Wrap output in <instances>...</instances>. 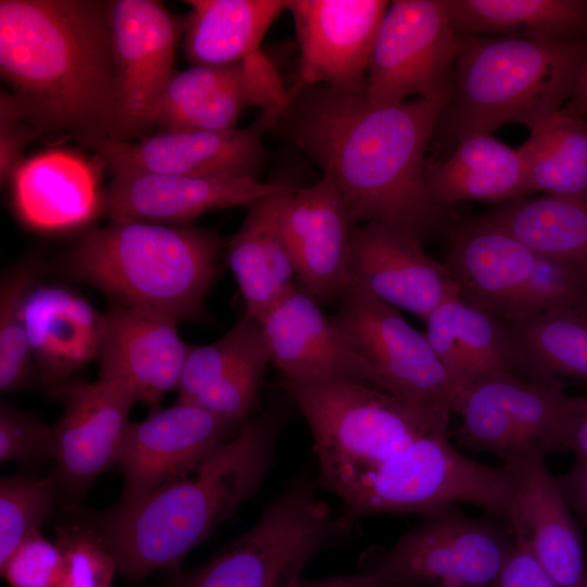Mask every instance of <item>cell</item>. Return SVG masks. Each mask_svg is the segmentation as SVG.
I'll use <instances>...</instances> for the list:
<instances>
[{"label":"cell","mask_w":587,"mask_h":587,"mask_svg":"<svg viewBox=\"0 0 587 587\" xmlns=\"http://www.w3.org/2000/svg\"><path fill=\"white\" fill-rule=\"evenodd\" d=\"M226 242L189 225L111 222L85 234L66 258L76 279L114 303L180 320L203 316Z\"/></svg>","instance_id":"cell-5"},{"label":"cell","mask_w":587,"mask_h":587,"mask_svg":"<svg viewBox=\"0 0 587 587\" xmlns=\"http://www.w3.org/2000/svg\"><path fill=\"white\" fill-rule=\"evenodd\" d=\"M55 544L62 554L55 587H111L116 564L96 527L58 526Z\"/></svg>","instance_id":"cell-39"},{"label":"cell","mask_w":587,"mask_h":587,"mask_svg":"<svg viewBox=\"0 0 587 587\" xmlns=\"http://www.w3.org/2000/svg\"><path fill=\"white\" fill-rule=\"evenodd\" d=\"M279 425L275 410L251 417L187 475L103 513L95 527L117 573L139 582L159 570H176L258 491L272 464Z\"/></svg>","instance_id":"cell-3"},{"label":"cell","mask_w":587,"mask_h":587,"mask_svg":"<svg viewBox=\"0 0 587 587\" xmlns=\"http://www.w3.org/2000/svg\"><path fill=\"white\" fill-rule=\"evenodd\" d=\"M61 569L62 554L58 545L39 532L29 536L0 565L1 575L11 587H55Z\"/></svg>","instance_id":"cell-42"},{"label":"cell","mask_w":587,"mask_h":587,"mask_svg":"<svg viewBox=\"0 0 587 587\" xmlns=\"http://www.w3.org/2000/svg\"><path fill=\"white\" fill-rule=\"evenodd\" d=\"M489 587L562 586L539 563L524 541L515 537V544L510 555Z\"/></svg>","instance_id":"cell-44"},{"label":"cell","mask_w":587,"mask_h":587,"mask_svg":"<svg viewBox=\"0 0 587 587\" xmlns=\"http://www.w3.org/2000/svg\"><path fill=\"white\" fill-rule=\"evenodd\" d=\"M319 304L295 287L258 320L271 362L280 376L342 379L384 390L374 369L352 349Z\"/></svg>","instance_id":"cell-23"},{"label":"cell","mask_w":587,"mask_h":587,"mask_svg":"<svg viewBox=\"0 0 587 587\" xmlns=\"http://www.w3.org/2000/svg\"><path fill=\"white\" fill-rule=\"evenodd\" d=\"M458 52L445 0L391 1L373 45L367 96L376 103L446 102Z\"/></svg>","instance_id":"cell-13"},{"label":"cell","mask_w":587,"mask_h":587,"mask_svg":"<svg viewBox=\"0 0 587 587\" xmlns=\"http://www.w3.org/2000/svg\"><path fill=\"white\" fill-rule=\"evenodd\" d=\"M507 324L525 377L587 384V310H550Z\"/></svg>","instance_id":"cell-34"},{"label":"cell","mask_w":587,"mask_h":587,"mask_svg":"<svg viewBox=\"0 0 587 587\" xmlns=\"http://www.w3.org/2000/svg\"><path fill=\"white\" fill-rule=\"evenodd\" d=\"M586 59L587 37L459 35L451 88L434 136L453 148L508 123L534 129L570 100Z\"/></svg>","instance_id":"cell-4"},{"label":"cell","mask_w":587,"mask_h":587,"mask_svg":"<svg viewBox=\"0 0 587 587\" xmlns=\"http://www.w3.org/2000/svg\"><path fill=\"white\" fill-rule=\"evenodd\" d=\"M64 402L52 426V460L59 488L71 498L85 494L93 480L116 465L118 451L136 401L120 383L68 382L51 392Z\"/></svg>","instance_id":"cell-19"},{"label":"cell","mask_w":587,"mask_h":587,"mask_svg":"<svg viewBox=\"0 0 587 587\" xmlns=\"http://www.w3.org/2000/svg\"><path fill=\"white\" fill-rule=\"evenodd\" d=\"M570 451L576 460L587 462V396L576 397L570 429Z\"/></svg>","instance_id":"cell-46"},{"label":"cell","mask_w":587,"mask_h":587,"mask_svg":"<svg viewBox=\"0 0 587 587\" xmlns=\"http://www.w3.org/2000/svg\"><path fill=\"white\" fill-rule=\"evenodd\" d=\"M529 195L587 193V122L561 110L530 130L519 147Z\"/></svg>","instance_id":"cell-35"},{"label":"cell","mask_w":587,"mask_h":587,"mask_svg":"<svg viewBox=\"0 0 587 587\" xmlns=\"http://www.w3.org/2000/svg\"><path fill=\"white\" fill-rule=\"evenodd\" d=\"M561 111L574 117L587 115V59L579 73L574 92Z\"/></svg>","instance_id":"cell-47"},{"label":"cell","mask_w":587,"mask_h":587,"mask_svg":"<svg viewBox=\"0 0 587 587\" xmlns=\"http://www.w3.org/2000/svg\"><path fill=\"white\" fill-rule=\"evenodd\" d=\"M301 587H376L371 575L360 573L326 578L311 584H302Z\"/></svg>","instance_id":"cell-48"},{"label":"cell","mask_w":587,"mask_h":587,"mask_svg":"<svg viewBox=\"0 0 587 587\" xmlns=\"http://www.w3.org/2000/svg\"><path fill=\"white\" fill-rule=\"evenodd\" d=\"M458 35L536 40L587 37L585 0H445Z\"/></svg>","instance_id":"cell-32"},{"label":"cell","mask_w":587,"mask_h":587,"mask_svg":"<svg viewBox=\"0 0 587 587\" xmlns=\"http://www.w3.org/2000/svg\"><path fill=\"white\" fill-rule=\"evenodd\" d=\"M266 345L260 322L245 314L220 339L192 346L177 387L178 401L191 402L227 371Z\"/></svg>","instance_id":"cell-37"},{"label":"cell","mask_w":587,"mask_h":587,"mask_svg":"<svg viewBox=\"0 0 587 587\" xmlns=\"http://www.w3.org/2000/svg\"><path fill=\"white\" fill-rule=\"evenodd\" d=\"M14 207L24 223L45 232L82 226L103 208V193L91 164L63 150L37 154L12 177Z\"/></svg>","instance_id":"cell-28"},{"label":"cell","mask_w":587,"mask_h":587,"mask_svg":"<svg viewBox=\"0 0 587 587\" xmlns=\"http://www.w3.org/2000/svg\"><path fill=\"white\" fill-rule=\"evenodd\" d=\"M576 397L554 380L497 376L469 387L455 414L464 447L496 454L504 463L528 453L570 451Z\"/></svg>","instance_id":"cell-12"},{"label":"cell","mask_w":587,"mask_h":587,"mask_svg":"<svg viewBox=\"0 0 587 587\" xmlns=\"http://www.w3.org/2000/svg\"><path fill=\"white\" fill-rule=\"evenodd\" d=\"M352 349L377 373L385 391L430 432H447L457 394L425 334L398 309L346 283L330 316Z\"/></svg>","instance_id":"cell-10"},{"label":"cell","mask_w":587,"mask_h":587,"mask_svg":"<svg viewBox=\"0 0 587 587\" xmlns=\"http://www.w3.org/2000/svg\"><path fill=\"white\" fill-rule=\"evenodd\" d=\"M445 264L460 296L507 323L558 309L587 310V276L533 250L483 214L452 218Z\"/></svg>","instance_id":"cell-7"},{"label":"cell","mask_w":587,"mask_h":587,"mask_svg":"<svg viewBox=\"0 0 587 587\" xmlns=\"http://www.w3.org/2000/svg\"><path fill=\"white\" fill-rule=\"evenodd\" d=\"M25 121L9 93H1V179L7 182L16 170L18 154L23 147L39 135L30 124Z\"/></svg>","instance_id":"cell-43"},{"label":"cell","mask_w":587,"mask_h":587,"mask_svg":"<svg viewBox=\"0 0 587 587\" xmlns=\"http://www.w3.org/2000/svg\"><path fill=\"white\" fill-rule=\"evenodd\" d=\"M545 459L533 452L504 463L514 477L508 526L562 587H587L583 536Z\"/></svg>","instance_id":"cell-24"},{"label":"cell","mask_w":587,"mask_h":587,"mask_svg":"<svg viewBox=\"0 0 587 587\" xmlns=\"http://www.w3.org/2000/svg\"><path fill=\"white\" fill-rule=\"evenodd\" d=\"M347 283L422 320L441 303L460 297L447 265L415 240L378 223H362L350 234Z\"/></svg>","instance_id":"cell-20"},{"label":"cell","mask_w":587,"mask_h":587,"mask_svg":"<svg viewBox=\"0 0 587 587\" xmlns=\"http://www.w3.org/2000/svg\"><path fill=\"white\" fill-rule=\"evenodd\" d=\"M424 322L425 336L454 387L457 405L480 380L525 377L508 324L461 296L438 305Z\"/></svg>","instance_id":"cell-27"},{"label":"cell","mask_w":587,"mask_h":587,"mask_svg":"<svg viewBox=\"0 0 587 587\" xmlns=\"http://www.w3.org/2000/svg\"><path fill=\"white\" fill-rule=\"evenodd\" d=\"M183 49L192 65H225L259 50L287 0H188Z\"/></svg>","instance_id":"cell-31"},{"label":"cell","mask_w":587,"mask_h":587,"mask_svg":"<svg viewBox=\"0 0 587 587\" xmlns=\"http://www.w3.org/2000/svg\"><path fill=\"white\" fill-rule=\"evenodd\" d=\"M313 437L323 485L334 492L361 471L430 432L385 390L342 379L280 376Z\"/></svg>","instance_id":"cell-8"},{"label":"cell","mask_w":587,"mask_h":587,"mask_svg":"<svg viewBox=\"0 0 587 587\" xmlns=\"http://www.w3.org/2000/svg\"><path fill=\"white\" fill-rule=\"evenodd\" d=\"M289 91L273 62L259 49L225 65H191L173 73L158 105L159 132L226 130L236 127L247 107L278 116Z\"/></svg>","instance_id":"cell-15"},{"label":"cell","mask_w":587,"mask_h":587,"mask_svg":"<svg viewBox=\"0 0 587 587\" xmlns=\"http://www.w3.org/2000/svg\"><path fill=\"white\" fill-rule=\"evenodd\" d=\"M346 532L312 480L298 477L184 587H301L310 560Z\"/></svg>","instance_id":"cell-9"},{"label":"cell","mask_w":587,"mask_h":587,"mask_svg":"<svg viewBox=\"0 0 587 587\" xmlns=\"http://www.w3.org/2000/svg\"><path fill=\"white\" fill-rule=\"evenodd\" d=\"M184 28L185 20L160 1H111L115 110L109 139L135 141L150 136Z\"/></svg>","instance_id":"cell-14"},{"label":"cell","mask_w":587,"mask_h":587,"mask_svg":"<svg viewBox=\"0 0 587 587\" xmlns=\"http://www.w3.org/2000/svg\"><path fill=\"white\" fill-rule=\"evenodd\" d=\"M514 544L507 524L451 507L424 516L367 573L376 587H489Z\"/></svg>","instance_id":"cell-11"},{"label":"cell","mask_w":587,"mask_h":587,"mask_svg":"<svg viewBox=\"0 0 587 587\" xmlns=\"http://www.w3.org/2000/svg\"><path fill=\"white\" fill-rule=\"evenodd\" d=\"M278 115L262 111L245 128L159 132L137 141L107 139L93 150L111 174L151 173L257 178L265 151L264 134Z\"/></svg>","instance_id":"cell-18"},{"label":"cell","mask_w":587,"mask_h":587,"mask_svg":"<svg viewBox=\"0 0 587 587\" xmlns=\"http://www.w3.org/2000/svg\"><path fill=\"white\" fill-rule=\"evenodd\" d=\"M446 102L376 103L324 85L289 96L275 126L332 182L353 225L378 223L420 245L451 215L430 196L426 151Z\"/></svg>","instance_id":"cell-1"},{"label":"cell","mask_w":587,"mask_h":587,"mask_svg":"<svg viewBox=\"0 0 587 587\" xmlns=\"http://www.w3.org/2000/svg\"><path fill=\"white\" fill-rule=\"evenodd\" d=\"M280 225L296 277L317 303L338 302L347 283V260L354 226L330 180L289 192Z\"/></svg>","instance_id":"cell-25"},{"label":"cell","mask_w":587,"mask_h":587,"mask_svg":"<svg viewBox=\"0 0 587 587\" xmlns=\"http://www.w3.org/2000/svg\"><path fill=\"white\" fill-rule=\"evenodd\" d=\"M52 460V426L7 403L0 407V462Z\"/></svg>","instance_id":"cell-41"},{"label":"cell","mask_w":587,"mask_h":587,"mask_svg":"<svg viewBox=\"0 0 587 587\" xmlns=\"http://www.w3.org/2000/svg\"><path fill=\"white\" fill-rule=\"evenodd\" d=\"M36 283L35 266L24 263L3 276L0 287V390L26 388L35 367L22 314L23 303Z\"/></svg>","instance_id":"cell-36"},{"label":"cell","mask_w":587,"mask_h":587,"mask_svg":"<svg viewBox=\"0 0 587 587\" xmlns=\"http://www.w3.org/2000/svg\"><path fill=\"white\" fill-rule=\"evenodd\" d=\"M295 187L253 177L116 173L103 192L111 222L185 225L211 211L243 205Z\"/></svg>","instance_id":"cell-21"},{"label":"cell","mask_w":587,"mask_h":587,"mask_svg":"<svg viewBox=\"0 0 587 587\" xmlns=\"http://www.w3.org/2000/svg\"><path fill=\"white\" fill-rule=\"evenodd\" d=\"M483 215L533 250L587 276V193L526 196Z\"/></svg>","instance_id":"cell-33"},{"label":"cell","mask_w":587,"mask_h":587,"mask_svg":"<svg viewBox=\"0 0 587 587\" xmlns=\"http://www.w3.org/2000/svg\"><path fill=\"white\" fill-rule=\"evenodd\" d=\"M295 189L248 204L240 227L226 241L227 265L246 313L257 320L296 287V272L280 225L285 197Z\"/></svg>","instance_id":"cell-29"},{"label":"cell","mask_w":587,"mask_h":587,"mask_svg":"<svg viewBox=\"0 0 587 587\" xmlns=\"http://www.w3.org/2000/svg\"><path fill=\"white\" fill-rule=\"evenodd\" d=\"M22 314L39 380L50 392L98 357L103 313L80 295L62 286L35 284Z\"/></svg>","instance_id":"cell-26"},{"label":"cell","mask_w":587,"mask_h":587,"mask_svg":"<svg viewBox=\"0 0 587 587\" xmlns=\"http://www.w3.org/2000/svg\"><path fill=\"white\" fill-rule=\"evenodd\" d=\"M173 317L113 303L103 313L98 352L99 378L127 387L136 401L157 408L177 390L192 346L179 336Z\"/></svg>","instance_id":"cell-22"},{"label":"cell","mask_w":587,"mask_h":587,"mask_svg":"<svg viewBox=\"0 0 587 587\" xmlns=\"http://www.w3.org/2000/svg\"><path fill=\"white\" fill-rule=\"evenodd\" d=\"M243 425L178 400L142 421L129 422L116 460L124 477L121 502L187 475Z\"/></svg>","instance_id":"cell-17"},{"label":"cell","mask_w":587,"mask_h":587,"mask_svg":"<svg viewBox=\"0 0 587 587\" xmlns=\"http://www.w3.org/2000/svg\"><path fill=\"white\" fill-rule=\"evenodd\" d=\"M386 0H288L299 43V63L289 96L324 85L367 89L370 58Z\"/></svg>","instance_id":"cell-16"},{"label":"cell","mask_w":587,"mask_h":587,"mask_svg":"<svg viewBox=\"0 0 587 587\" xmlns=\"http://www.w3.org/2000/svg\"><path fill=\"white\" fill-rule=\"evenodd\" d=\"M557 479L575 515L587 524V462L575 460Z\"/></svg>","instance_id":"cell-45"},{"label":"cell","mask_w":587,"mask_h":587,"mask_svg":"<svg viewBox=\"0 0 587 587\" xmlns=\"http://www.w3.org/2000/svg\"><path fill=\"white\" fill-rule=\"evenodd\" d=\"M59 489L54 476L0 480V565L48 519Z\"/></svg>","instance_id":"cell-38"},{"label":"cell","mask_w":587,"mask_h":587,"mask_svg":"<svg viewBox=\"0 0 587 587\" xmlns=\"http://www.w3.org/2000/svg\"><path fill=\"white\" fill-rule=\"evenodd\" d=\"M425 180L433 199L446 208L460 201L500 204L530 196L519 148L489 134L466 137L448 157L427 161Z\"/></svg>","instance_id":"cell-30"},{"label":"cell","mask_w":587,"mask_h":587,"mask_svg":"<svg viewBox=\"0 0 587 587\" xmlns=\"http://www.w3.org/2000/svg\"><path fill=\"white\" fill-rule=\"evenodd\" d=\"M333 494L342 503L339 519L347 530L365 516L424 517L455 503L476 505L508 525L514 477L509 465L470 459L448 441L447 432H434L361 471Z\"/></svg>","instance_id":"cell-6"},{"label":"cell","mask_w":587,"mask_h":587,"mask_svg":"<svg viewBox=\"0 0 587 587\" xmlns=\"http://www.w3.org/2000/svg\"><path fill=\"white\" fill-rule=\"evenodd\" d=\"M270 362L271 354L266 344L187 403L217 416L246 423L257 408Z\"/></svg>","instance_id":"cell-40"},{"label":"cell","mask_w":587,"mask_h":587,"mask_svg":"<svg viewBox=\"0 0 587 587\" xmlns=\"http://www.w3.org/2000/svg\"><path fill=\"white\" fill-rule=\"evenodd\" d=\"M111 1L1 0L0 73L38 134L95 149L114 123Z\"/></svg>","instance_id":"cell-2"}]
</instances>
